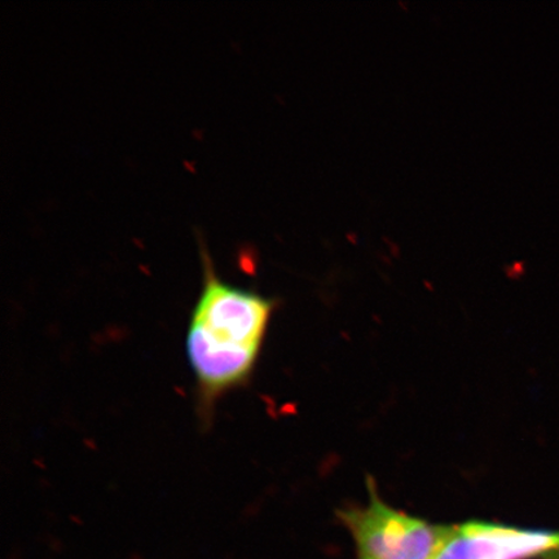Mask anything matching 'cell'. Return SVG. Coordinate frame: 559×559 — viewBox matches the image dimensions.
Listing matches in <instances>:
<instances>
[{
    "instance_id": "obj_1",
    "label": "cell",
    "mask_w": 559,
    "mask_h": 559,
    "mask_svg": "<svg viewBox=\"0 0 559 559\" xmlns=\"http://www.w3.org/2000/svg\"><path fill=\"white\" fill-rule=\"evenodd\" d=\"M199 242L202 288L188 325L187 356L200 417L207 423L223 396L249 382L276 302L222 280L202 237Z\"/></svg>"
},
{
    "instance_id": "obj_3",
    "label": "cell",
    "mask_w": 559,
    "mask_h": 559,
    "mask_svg": "<svg viewBox=\"0 0 559 559\" xmlns=\"http://www.w3.org/2000/svg\"><path fill=\"white\" fill-rule=\"evenodd\" d=\"M559 548V534L498 523L467 522L438 559H526Z\"/></svg>"
},
{
    "instance_id": "obj_2",
    "label": "cell",
    "mask_w": 559,
    "mask_h": 559,
    "mask_svg": "<svg viewBox=\"0 0 559 559\" xmlns=\"http://www.w3.org/2000/svg\"><path fill=\"white\" fill-rule=\"evenodd\" d=\"M369 502L365 508L340 510L352 533L358 559H438L457 526L417 519L382 501L372 478L367 480Z\"/></svg>"
}]
</instances>
